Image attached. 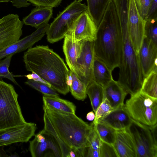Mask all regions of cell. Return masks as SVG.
<instances>
[{
    "mask_svg": "<svg viewBox=\"0 0 157 157\" xmlns=\"http://www.w3.org/2000/svg\"><path fill=\"white\" fill-rule=\"evenodd\" d=\"M23 61L27 71L34 72L56 91L66 95L70 71L63 59L48 46L31 47L25 52Z\"/></svg>",
    "mask_w": 157,
    "mask_h": 157,
    "instance_id": "1",
    "label": "cell"
},
{
    "mask_svg": "<svg viewBox=\"0 0 157 157\" xmlns=\"http://www.w3.org/2000/svg\"><path fill=\"white\" fill-rule=\"evenodd\" d=\"M94 46L95 56L111 71L119 67L122 53L123 39L112 0L109 2L98 27Z\"/></svg>",
    "mask_w": 157,
    "mask_h": 157,
    "instance_id": "2",
    "label": "cell"
},
{
    "mask_svg": "<svg viewBox=\"0 0 157 157\" xmlns=\"http://www.w3.org/2000/svg\"><path fill=\"white\" fill-rule=\"evenodd\" d=\"M43 109L59 137L67 145L77 151L86 147L93 123L88 124L75 114L44 105Z\"/></svg>",
    "mask_w": 157,
    "mask_h": 157,
    "instance_id": "3",
    "label": "cell"
},
{
    "mask_svg": "<svg viewBox=\"0 0 157 157\" xmlns=\"http://www.w3.org/2000/svg\"><path fill=\"white\" fill-rule=\"evenodd\" d=\"M122 33L123 50L117 81L126 93L132 96L140 91L144 78L138 55L132 43L128 30Z\"/></svg>",
    "mask_w": 157,
    "mask_h": 157,
    "instance_id": "4",
    "label": "cell"
},
{
    "mask_svg": "<svg viewBox=\"0 0 157 157\" xmlns=\"http://www.w3.org/2000/svg\"><path fill=\"white\" fill-rule=\"evenodd\" d=\"M13 86L0 79V129L21 125L26 122Z\"/></svg>",
    "mask_w": 157,
    "mask_h": 157,
    "instance_id": "5",
    "label": "cell"
},
{
    "mask_svg": "<svg viewBox=\"0 0 157 157\" xmlns=\"http://www.w3.org/2000/svg\"><path fill=\"white\" fill-rule=\"evenodd\" d=\"M87 11V6L85 4L77 0L71 2L49 25L46 33L48 41L53 43L64 38L72 31L79 15Z\"/></svg>",
    "mask_w": 157,
    "mask_h": 157,
    "instance_id": "6",
    "label": "cell"
},
{
    "mask_svg": "<svg viewBox=\"0 0 157 157\" xmlns=\"http://www.w3.org/2000/svg\"><path fill=\"white\" fill-rule=\"evenodd\" d=\"M124 106L133 120L150 126L157 124V99L140 91L131 96Z\"/></svg>",
    "mask_w": 157,
    "mask_h": 157,
    "instance_id": "7",
    "label": "cell"
},
{
    "mask_svg": "<svg viewBox=\"0 0 157 157\" xmlns=\"http://www.w3.org/2000/svg\"><path fill=\"white\" fill-rule=\"evenodd\" d=\"M157 126H148L132 120L127 130L135 144L137 157H157Z\"/></svg>",
    "mask_w": 157,
    "mask_h": 157,
    "instance_id": "8",
    "label": "cell"
},
{
    "mask_svg": "<svg viewBox=\"0 0 157 157\" xmlns=\"http://www.w3.org/2000/svg\"><path fill=\"white\" fill-rule=\"evenodd\" d=\"M24 24L17 14H9L0 19V51L20 39Z\"/></svg>",
    "mask_w": 157,
    "mask_h": 157,
    "instance_id": "9",
    "label": "cell"
},
{
    "mask_svg": "<svg viewBox=\"0 0 157 157\" xmlns=\"http://www.w3.org/2000/svg\"><path fill=\"white\" fill-rule=\"evenodd\" d=\"M81 41L80 50L77 62L80 80L87 87L94 81L93 73L95 57L94 41L86 39Z\"/></svg>",
    "mask_w": 157,
    "mask_h": 157,
    "instance_id": "10",
    "label": "cell"
},
{
    "mask_svg": "<svg viewBox=\"0 0 157 157\" xmlns=\"http://www.w3.org/2000/svg\"><path fill=\"white\" fill-rule=\"evenodd\" d=\"M146 21L140 16L135 0H129L128 28L132 43L138 54L144 37Z\"/></svg>",
    "mask_w": 157,
    "mask_h": 157,
    "instance_id": "11",
    "label": "cell"
},
{
    "mask_svg": "<svg viewBox=\"0 0 157 157\" xmlns=\"http://www.w3.org/2000/svg\"><path fill=\"white\" fill-rule=\"evenodd\" d=\"M36 124L27 122L21 125L0 129V147L18 142H27L33 136Z\"/></svg>",
    "mask_w": 157,
    "mask_h": 157,
    "instance_id": "12",
    "label": "cell"
},
{
    "mask_svg": "<svg viewBox=\"0 0 157 157\" xmlns=\"http://www.w3.org/2000/svg\"><path fill=\"white\" fill-rule=\"evenodd\" d=\"M49 24H44L40 26L29 35L20 39L0 51V60L10 55H13L29 49L40 40L45 35Z\"/></svg>",
    "mask_w": 157,
    "mask_h": 157,
    "instance_id": "13",
    "label": "cell"
},
{
    "mask_svg": "<svg viewBox=\"0 0 157 157\" xmlns=\"http://www.w3.org/2000/svg\"><path fill=\"white\" fill-rule=\"evenodd\" d=\"M46 139L43 143L34 138L29 142V150L33 157H62L59 146L50 133L43 129Z\"/></svg>",
    "mask_w": 157,
    "mask_h": 157,
    "instance_id": "14",
    "label": "cell"
},
{
    "mask_svg": "<svg viewBox=\"0 0 157 157\" xmlns=\"http://www.w3.org/2000/svg\"><path fill=\"white\" fill-rule=\"evenodd\" d=\"M98 27L87 11L82 13L76 20L71 33L74 40L80 41L84 40L94 41Z\"/></svg>",
    "mask_w": 157,
    "mask_h": 157,
    "instance_id": "15",
    "label": "cell"
},
{
    "mask_svg": "<svg viewBox=\"0 0 157 157\" xmlns=\"http://www.w3.org/2000/svg\"><path fill=\"white\" fill-rule=\"evenodd\" d=\"M138 55L144 79L157 68V44L144 37Z\"/></svg>",
    "mask_w": 157,
    "mask_h": 157,
    "instance_id": "16",
    "label": "cell"
},
{
    "mask_svg": "<svg viewBox=\"0 0 157 157\" xmlns=\"http://www.w3.org/2000/svg\"><path fill=\"white\" fill-rule=\"evenodd\" d=\"M81 46V41H76L70 32L64 38L63 46V51L66 61L70 70L74 72L80 79L77 62Z\"/></svg>",
    "mask_w": 157,
    "mask_h": 157,
    "instance_id": "17",
    "label": "cell"
},
{
    "mask_svg": "<svg viewBox=\"0 0 157 157\" xmlns=\"http://www.w3.org/2000/svg\"><path fill=\"white\" fill-rule=\"evenodd\" d=\"M113 145L118 157H137L135 144L127 129L116 130Z\"/></svg>",
    "mask_w": 157,
    "mask_h": 157,
    "instance_id": "18",
    "label": "cell"
},
{
    "mask_svg": "<svg viewBox=\"0 0 157 157\" xmlns=\"http://www.w3.org/2000/svg\"><path fill=\"white\" fill-rule=\"evenodd\" d=\"M132 120L124 105L113 109L108 115L97 121L107 124L116 130H119L127 129Z\"/></svg>",
    "mask_w": 157,
    "mask_h": 157,
    "instance_id": "19",
    "label": "cell"
},
{
    "mask_svg": "<svg viewBox=\"0 0 157 157\" xmlns=\"http://www.w3.org/2000/svg\"><path fill=\"white\" fill-rule=\"evenodd\" d=\"M104 89V100L106 98L113 109L123 106L127 94L118 82L113 79Z\"/></svg>",
    "mask_w": 157,
    "mask_h": 157,
    "instance_id": "20",
    "label": "cell"
},
{
    "mask_svg": "<svg viewBox=\"0 0 157 157\" xmlns=\"http://www.w3.org/2000/svg\"><path fill=\"white\" fill-rule=\"evenodd\" d=\"M52 8L37 6L23 19L24 24L36 28L43 24L47 23L52 17Z\"/></svg>",
    "mask_w": 157,
    "mask_h": 157,
    "instance_id": "21",
    "label": "cell"
},
{
    "mask_svg": "<svg viewBox=\"0 0 157 157\" xmlns=\"http://www.w3.org/2000/svg\"><path fill=\"white\" fill-rule=\"evenodd\" d=\"M112 72L106 65L95 56L93 70L94 81L104 88L113 79Z\"/></svg>",
    "mask_w": 157,
    "mask_h": 157,
    "instance_id": "22",
    "label": "cell"
},
{
    "mask_svg": "<svg viewBox=\"0 0 157 157\" xmlns=\"http://www.w3.org/2000/svg\"><path fill=\"white\" fill-rule=\"evenodd\" d=\"M43 105L52 109L64 112L75 114L76 106L71 102L60 98L44 95Z\"/></svg>",
    "mask_w": 157,
    "mask_h": 157,
    "instance_id": "23",
    "label": "cell"
},
{
    "mask_svg": "<svg viewBox=\"0 0 157 157\" xmlns=\"http://www.w3.org/2000/svg\"><path fill=\"white\" fill-rule=\"evenodd\" d=\"M110 0H86L87 11L97 27Z\"/></svg>",
    "mask_w": 157,
    "mask_h": 157,
    "instance_id": "24",
    "label": "cell"
},
{
    "mask_svg": "<svg viewBox=\"0 0 157 157\" xmlns=\"http://www.w3.org/2000/svg\"><path fill=\"white\" fill-rule=\"evenodd\" d=\"M86 94L90 98L93 110L95 113L104 100V89L94 81L90 84L86 89Z\"/></svg>",
    "mask_w": 157,
    "mask_h": 157,
    "instance_id": "25",
    "label": "cell"
},
{
    "mask_svg": "<svg viewBox=\"0 0 157 157\" xmlns=\"http://www.w3.org/2000/svg\"><path fill=\"white\" fill-rule=\"evenodd\" d=\"M93 123L101 140L113 145L115 140L116 130L107 124L98 121Z\"/></svg>",
    "mask_w": 157,
    "mask_h": 157,
    "instance_id": "26",
    "label": "cell"
},
{
    "mask_svg": "<svg viewBox=\"0 0 157 157\" xmlns=\"http://www.w3.org/2000/svg\"><path fill=\"white\" fill-rule=\"evenodd\" d=\"M140 91L151 97L157 99V68L144 79Z\"/></svg>",
    "mask_w": 157,
    "mask_h": 157,
    "instance_id": "27",
    "label": "cell"
},
{
    "mask_svg": "<svg viewBox=\"0 0 157 157\" xmlns=\"http://www.w3.org/2000/svg\"><path fill=\"white\" fill-rule=\"evenodd\" d=\"M44 129L52 135L58 142L62 153V157H69L70 151L73 150L61 139L55 130L46 113L44 112Z\"/></svg>",
    "mask_w": 157,
    "mask_h": 157,
    "instance_id": "28",
    "label": "cell"
},
{
    "mask_svg": "<svg viewBox=\"0 0 157 157\" xmlns=\"http://www.w3.org/2000/svg\"><path fill=\"white\" fill-rule=\"evenodd\" d=\"M70 73L72 81L71 85L69 86L70 91L75 99L83 101L87 97V87L74 72L70 70Z\"/></svg>",
    "mask_w": 157,
    "mask_h": 157,
    "instance_id": "29",
    "label": "cell"
},
{
    "mask_svg": "<svg viewBox=\"0 0 157 157\" xmlns=\"http://www.w3.org/2000/svg\"><path fill=\"white\" fill-rule=\"evenodd\" d=\"M25 84L42 93L44 95L52 97H59L56 91L48 84L33 79H28Z\"/></svg>",
    "mask_w": 157,
    "mask_h": 157,
    "instance_id": "30",
    "label": "cell"
},
{
    "mask_svg": "<svg viewBox=\"0 0 157 157\" xmlns=\"http://www.w3.org/2000/svg\"><path fill=\"white\" fill-rule=\"evenodd\" d=\"M144 37L157 44V19L146 21Z\"/></svg>",
    "mask_w": 157,
    "mask_h": 157,
    "instance_id": "31",
    "label": "cell"
},
{
    "mask_svg": "<svg viewBox=\"0 0 157 157\" xmlns=\"http://www.w3.org/2000/svg\"><path fill=\"white\" fill-rule=\"evenodd\" d=\"M13 56L12 55L8 56L3 59L0 60V77L6 78L15 84L18 85L14 78L13 75L9 70Z\"/></svg>",
    "mask_w": 157,
    "mask_h": 157,
    "instance_id": "32",
    "label": "cell"
},
{
    "mask_svg": "<svg viewBox=\"0 0 157 157\" xmlns=\"http://www.w3.org/2000/svg\"><path fill=\"white\" fill-rule=\"evenodd\" d=\"M113 110L107 99H105L97 109L95 113V117L93 122L95 123L98 120L108 115Z\"/></svg>",
    "mask_w": 157,
    "mask_h": 157,
    "instance_id": "33",
    "label": "cell"
},
{
    "mask_svg": "<svg viewBox=\"0 0 157 157\" xmlns=\"http://www.w3.org/2000/svg\"><path fill=\"white\" fill-rule=\"evenodd\" d=\"M101 143V140L94 127L93 123L92 127L88 136L86 147H90L95 150H99Z\"/></svg>",
    "mask_w": 157,
    "mask_h": 157,
    "instance_id": "34",
    "label": "cell"
},
{
    "mask_svg": "<svg viewBox=\"0 0 157 157\" xmlns=\"http://www.w3.org/2000/svg\"><path fill=\"white\" fill-rule=\"evenodd\" d=\"M99 151L100 157H118L113 145L101 141Z\"/></svg>",
    "mask_w": 157,
    "mask_h": 157,
    "instance_id": "35",
    "label": "cell"
},
{
    "mask_svg": "<svg viewBox=\"0 0 157 157\" xmlns=\"http://www.w3.org/2000/svg\"><path fill=\"white\" fill-rule=\"evenodd\" d=\"M152 0H135L138 12L146 21L148 11Z\"/></svg>",
    "mask_w": 157,
    "mask_h": 157,
    "instance_id": "36",
    "label": "cell"
},
{
    "mask_svg": "<svg viewBox=\"0 0 157 157\" xmlns=\"http://www.w3.org/2000/svg\"><path fill=\"white\" fill-rule=\"evenodd\" d=\"M62 0H28V1L36 7H56Z\"/></svg>",
    "mask_w": 157,
    "mask_h": 157,
    "instance_id": "37",
    "label": "cell"
},
{
    "mask_svg": "<svg viewBox=\"0 0 157 157\" xmlns=\"http://www.w3.org/2000/svg\"><path fill=\"white\" fill-rule=\"evenodd\" d=\"M157 19V0H152L146 21Z\"/></svg>",
    "mask_w": 157,
    "mask_h": 157,
    "instance_id": "38",
    "label": "cell"
},
{
    "mask_svg": "<svg viewBox=\"0 0 157 157\" xmlns=\"http://www.w3.org/2000/svg\"><path fill=\"white\" fill-rule=\"evenodd\" d=\"M12 5L18 8L26 7L30 6L31 4L28 2V0H10Z\"/></svg>",
    "mask_w": 157,
    "mask_h": 157,
    "instance_id": "39",
    "label": "cell"
},
{
    "mask_svg": "<svg viewBox=\"0 0 157 157\" xmlns=\"http://www.w3.org/2000/svg\"><path fill=\"white\" fill-rule=\"evenodd\" d=\"M85 157H100L99 149L95 150L90 147H86Z\"/></svg>",
    "mask_w": 157,
    "mask_h": 157,
    "instance_id": "40",
    "label": "cell"
},
{
    "mask_svg": "<svg viewBox=\"0 0 157 157\" xmlns=\"http://www.w3.org/2000/svg\"><path fill=\"white\" fill-rule=\"evenodd\" d=\"M95 117V114L93 111L88 113L86 116V118L89 121H94Z\"/></svg>",
    "mask_w": 157,
    "mask_h": 157,
    "instance_id": "41",
    "label": "cell"
},
{
    "mask_svg": "<svg viewBox=\"0 0 157 157\" xmlns=\"http://www.w3.org/2000/svg\"><path fill=\"white\" fill-rule=\"evenodd\" d=\"M72 79L71 76L70 74V73L68 75L67 79V84L68 86L69 87L70 86L72 82Z\"/></svg>",
    "mask_w": 157,
    "mask_h": 157,
    "instance_id": "42",
    "label": "cell"
},
{
    "mask_svg": "<svg viewBox=\"0 0 157 157\" xmlns=\"http://www.w3.org/2000/svg\"><path fill=\"white\" fill-rule=\"evenodd\" d=\"M77 0L78 1H79L80 2H81L83 0Z\"/></svg>",
    "mask_w": 157,
    "mask_h": 157,
    "instance_id": "43",
    "label": "cell"
}]
</instances>
